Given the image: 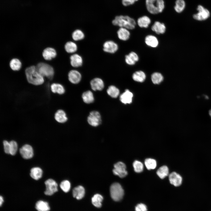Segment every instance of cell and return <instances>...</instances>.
Returning a JSON list of instances; mask_svg holds the SVG:
<instances>
[{
	"mask_svg": "<svg viewBox=\"0 0 211 211\" xmlns=\"http://www.w3.org/2000/svg\"><path fill=\"white\" fill-rule=\"evenodd\" d=\"M103 199V197L101 195L98 194H96L92 198V202L95 207H100L101 206V203Z\"/></svg>",
	"mask_w": 211,
	"mask_h": 211,
	"instance_id": "cell-34",
	"label": "cell"
},
{
	"mask_svg": "<svg viewBox=\"0 0 211 211\" xmlns=\"http://www.w3.org/2000/svg\"><path fill=\"white\" fill-rule=\"evenodd\" d=\"M50 88L53 93H57L59 94H63L65 91V89L63 86L59 83H52L50 86Z\"/></svg>",
	"mask_w": 211,
	"mask_h": 211,
	"instance_id": "cell-29",
	"label": "cell"
},
{
	"mask_svg": "<svg viewBox=\"0 0 211 211\" xmlns=\"http://www.w3.org/2000/svg\"><path fill=\"white\" fill-rule=\"evenodd\" d=\"M19 151L21 156L24 159H30L33 155V148L28 144L24 145L20 149Z\"/></svg>",
	"mask_w": 211,
	"mask_h": 211,
	"instance_id": "cell-10",
	"label": "cell"
},
{
	"mask_svg": "<svg viewBox=\"0 0 211 211\" xmlns=\"http://www.w3.org/2000/svg\"><path fill=\"white\" fill-rule=\"evenodd\" d=\"M4 199L3 197L1 196L0 197V205L1 206L4 202Z\"/></svg>",
	"mask_w": 211,
	"mask_h": 211,
	"instance_id": "cell-46",
	"label": "cell"
},
{
	"mask_svg": "<svg viewBox=\"0 0 211 211\" xmlns=\"http://www.w3.org/2000/svg\"><path fill=\"white\" fill-rule=\"evenodd\" d=\"M10 69L13 71H19L22 67V62L21 60L16 58L11 59L9 63Z\"/></svg>",
	"mask_w": 211,
	"mask_h": 211,
	"instance_id": "cell-20",
	"label": "cell"
},
{
	"mask_svg": "<svg viewBox=\"0 0 211 211\" xmlns=\"http://www.w3.org/2000/svg\"><path fill=\"white\" fill-rule=\"evenodd\" d=\"M35 207L38 211H49L50 209L47 202L41 200L36 203Z\"/></svg>",
	"mask_w": 211,
	"mask_h": 211,
	"instance_id": "cell-30",
	"label": "cell"
},
{
	"mask_svg": "<svg viewBox=\"0 0 211 211\" xmlns=\"http://www.w3.org/2000/svg\"><path fill=\"white\" fill-rule=\"evenodd\" d=\"M42 55L43 58L46 61H51L55 58L57 55L56 50L52 47H47L42 51Z\"/></svg>",
	"mask_w": 211,
	"mask_h": 211,
	"instance_id": "cell-9",
	"label": "cell"
},
{
	"mask_svg": "<svg viewBox=\"0 0 211 211\" xmlns=\"http://www.w3.org/2000/svg\"><path fill=\"white\" fill-rule=\"evenodd\" d=\"M146 44L150 47L155 48L159 45V41L157 38L152 35H148L145 38Z\"/></svg>",
	"mask_w": 211,
	"mask_h": 211,
	"instance_id": "cell-19",
	"label": "cell"
},
{
	"mask_svg": "<svg viewBox=\"0 0 211 211\" xmlns=\"http://www.w3.org/2000/svg\"><path fill=\"white\" fill-rule=\"evenodd\" d=\"M133 166L135 171L137 173H140L143 171V164L141 162L139 161H135L133 163Z\"/></svg>",
	"mask_w": 211,
	"mask_h": 211,
	"instance_id": "cell-39",
	"label": "cell"
},
{
	"mask_svg": "<svg viewBox=\"0 0 211 211\" xmlns=\"http://www.w3.org/2000/svg\"><path fill=\"white\" fill-rule=\"evenodd\" d=\"M169 172L168 167L166 166H163L158 169L156 174L161 179H163L168 175Z\"/></svg>",
	"mask_w": 211,
	"mask_h": 211,
	"instance_id": "cell-35",
	"label": "cell"
},
{
	"mask_svg": "<svg viewBox=\"0 0 211 211\" xmlns=\"http://www.w3.org/2000/svg\"><path fill=\"white\" fill-rule=\"evenodd\" d=\"M114 167L113 171L114 175L121 178H123L127 174V172L126 170V166L123 163L118 162L114 165Z\"/></svg>",
	"mask_w": 211,
	"mask_h": 211,
	"instance_id": "cell-7",
	"label": "cell"
},
{
	"mask_svg": "<svg viewBox=\"0 0 211 211\" xmlns=\"http://www.w3.org/2000/svg\"><path fill=\"white\" fill-rule=\"evenodd\" d=\"M84 102L87 104H90L93 102L94 97L92 92L88 90L84 92L82 95Z\"/></svg>",
	"mask_w": 211,
	"mask_h": 211,
	"instance_id": "cell-28",
	"label": "cell"
},
{
	"mask_svg": "<svg viewBox=\"0 0 211 211\" xmlns=\"http://www.w3.org/2000/svg\"><path fill=\"white\" fill-rule=\"evenodd\" d=\"M144 164L147 168L149 170L154 169L156 167V161L151 158H147L145 159Z\"/></svg>",
	"mask_w": 211,
	"mask_h": 211,
	"instance_id": "cell-38",
	"label": "cell"
},
{
	"mask_svg": "<svg viewBox=\"0 0 211 211\" xmlns=\"http://www.w3.org/2000/svg\"><path fill=\"white\" fill-rule=\"evenodd\" d=\"M138 0H122V4L125 6H127L133 4Z\"/></svg>",
	"mask_w": 211,
	"mask_h": 211,
	"instance_id": "cell-45",
	"label": "cell"
},
{
	"mask_svg": "<svg viewBox=\"0 0 211 211\" xmlns=\"http://www.w3.org/2000/svg\"><path fill=\"white\" fill-rule=\"evenodd\" d=\"M146 6L149 12L152 14H157L159 13L156 0H146Z\"/></svg>",
	"mask_w": 211,
	"mask_h": 211,
	"instance_id": "cell-13",
	"label": "cell"
},
{
	"mask_svg": "<svg viewBox=\"0 0 211 211\" xmlns=\"http://www.w3.org/2000/svg\"><path fill=\"white\" fill-rule=\"evenodd\" d=\"M65 51L68 53H73L75 52L77 50V46L74 42L69 41L66 42L64 45Z\"/></svg>",
	"mask_w": 211,
	"mask_h": 211,
	"instance_id": "cell-26",
	"label": "cell"
},
{
	"mask_svg": "<svg viewBox=\"0 0 211 211\" xmlns=\"http://www.w3.org/2000/svg\"><path fill=\"white\" fill-rule=\"evenodd\" d=\"M35 66L37 70L44 77L52 79L54 77V68L49 64L41 62L38 63Z\"/></svg>",
	"mask_w": 211,
	"mask_h": 211,
	"instance_id": "cell-3",
	"label": "cell"
},
{
	"mask_svg": "<svg viewBox=\"0 0 211 211\" xmlns=\"http://www.w3.org/2000/svg\"><path fill=\"white\" fill-rule=\"evenodd\" d=\"M156 2L159 13H161L165 7L164 1V0H156Z\"/></svg>",
	"mask_w": 211,
	"mask_h": 211,
	"instance_id": "cell-42",
	"label": "cell"
},
{
	"mask_svg": "<svg viewBox=\"0 0 211 211\" xmlns=\"http://www.w3.org/2000/svg\"><path fill=\"white\" fill-rule=\"evenodd\" d=\"M169 179L170 183L176 187L179 186L182 183V177L175 172H172L169 175Z\"/></svg>",
	"mask_w": 211,
	"mask_h": 211,
	"instance_id": "cell-14",
	"label": "cell"
},
{
	"mask_svg": "<svg viewBox=\"0 0 211 211\" xmlns=\"http://www.w3.org/2000/svg\"><path fill=\"white\" fill-rule=\"evenodd\" d=\"M85 193L84 188L79 186L74 188L72 191L73 197L78 200L81 199L84 196Z\"/></svg>",
	"mask_w": 211,
	"mask_h": 211,
	"instance_id": "cell-24",
	"label": "cell"
},
{
	"mask_svg": "<svg viewBox=\"0 0 211 211\" xmlns=\"http://www.w3.org/2000/svg\"><path fill=\"white\" fill-rule=\"evenodd\" d=\"M54 117L55 120L60 123H64L68 120L65 112L61 109L57 111L55 114Z\"/></svg>",
	"mask_w": 211,
	"mask_h": 211,
	"instance_id": "cell-23",
	"label": "cell"
},
{
	"mask_svg": "<svg viewBox=\"0 0 211 211\" xmlns=\"http://www.w3.org/2000/svg\"><path fill=\"white\" fill-rule=\"evenodd\" d=\"M112 23L115 25L120 28H124L128 30L135 28L136 23L134 19L127 16H117L113 19Z\"/></svg>",
	"mask_w": 211,
	"mask_h": 211,
	"instance_id": "cell-2",
	"label": "cell"
},
{
	"mask_svg": "<svg viewBox=\"0 0 211 211\" xmlns=\"http://www.w3.org/2000/svg\"><path fill=\"white\" fill-rule=\"evenodd\" d=\"M110 192L112 198L117 201L121 200L124 195L123 189L121 185L118 183H115L111 186Z\"/></svg>",
	"mask_w": 211,
	"mask_h": 211,
	"instance_id": "cell-4",
	"label": "cell"
},
{
	"mask_svg": "<svg viewBox=\"0 0 211 211\" xmlns=\"http://www.w3.org/2000/svg\"><path fill=\"white\" fill-rule=\"evenodd\" d=\"M60 187L64 192L67 193L69 191L70 189V183L68 180H64L61 183Z\"/></svg>",
	"mask_w": 211,
	"mask_h": 211,
	"instance_id": "cell-40",
	"label": "cell"
},
{
	"mask_svg": "<svg viewBox=\"0 0 211 211\" xmlns=\"http://www.w3.org/2000/svg\"><path fill=\"white\" fill-rule=\"evenodd\" d=\"M46 186L45 195H51L58 191V185L56 181L52 179H49L45 182Z\"/></svg>",
	"mask_w": 211,
	"mask_h": 211,
	"instance_id": "cell-8",
	"label": "cell"
},
{
	"mask_svg": "<svg viewBox=\"0 0 211 211\" xmlns=\"http://www.w3.org/2000/svg\"><path fill=\"white\" fill-rule=\"evenodd\" d=\"M70 62L71 66L74 67H78L81 66L83 64V60L82 57L77 54L71 55L70 57Z\"/></svg>",
	"mask_w": 211,
	"mask_h": 211,
	"instance_id": "cell-16",
	"label": "cell"
},
{
	"mask_svg": "<svg viewBox=\"0 0 211 211\" xmlns=\"http://www.w3.org/2000/svg\"><path fill=\"white\" fill-rule=\"evenodd\" d=\"M25 73L27 81L31 84L39 85L44 82V77L38 71L35 65L26 67Z\"/></svg>",
	"mask_w": 211,
	"mask_h": 211,
	"instance_id": "cell-1",
	"label": "cell"
},
{
	"mask_svg": "<svg viewBox=\"0 0 211 211\" xmlns=\"http://www.w3.org/2000/svg\"><path fill=\"white\" fill-rule=\"evenodd\" d=\"M132 93L128 90L126 89L120 96V101L125 104L130 103L132 102Z\"/></svg>",
	"mask_w": 211,
	"mask_h": 211,
	"instance_id": "cell-21",
	"label": "cell"
},
{
	"mask_svg": "<svg viewBox=\"0 0 211 211\" xmlns=\"http://www.w3.org/2000/svg\"><path fill=\"white\" fill-rule=\"evenodd\" d=\"M87 121L89 124L92 126H98L101 122L100 114L98 112L96 111H91L88 117Z\"/></svg>",
	"mask_w": 211,
	"mask_h": 211,
	"instance_id": "cell-6",
	"label": "cell"
},
{
	"mask_svg": "<svg viewBox=\"0 0 211 211\" xmlns=\"http://www.w3.org/2000/svg\"><path fill=\"white\" fill-rule=\"evenodd\" d=\"M118 38L123 41H126L130 38V33L128 29L124 28H120L117 32Z\"/></svg>",
	"mask_w": 211,
	"mask_h": 211,
	"instance_id": "cell-22",
	"label": "cell"
},
{
	"mask_svg": "<svg viewBox=\"0 0 211 211\" xmlns=\"http://www.w3.org/2000/svg\"><path fill=\"white\" fill-rule=\"evenodd\" d=\"M42 174V169L38 167H35L30 170V176L33 179L38 180L41 178Z\"/></svg>",
	"mask_w": 211,
	"mask_h": 211,
	"instance_id": "cell-27",
	"label": "cell"
},
{
	"mask_svg": "<svg viewBox=\"0 0 211 211\" xmlns=\"http://www.w3.org/2000/svg\"><path fill=\"white\" fill-rule=\"evenodd\" d=\"M135 211H147V207L144 204L140 203L138 204L135 207Z\"/></svg>",
	"mask_w": 211,
	"mask_h": 211,
	"instance_id": "cell-43",
	"label": "cell"
},
{
	"mask_svg": "<svg viewBox=\"0 0 211 211\" xmlns=\"http://www.w3.org/2000/svg\"><path fill=\"white\" fill-rule=\"evenodd\" d=\"M198 13L194 14L193 18L198 21H203L207 19L210 16L209 11L201 5H199L197 8Z\"/></svg>",
	"mask_w": 211,
	"mask_h": 211,
	"instance_id": "cell-5",
	"label": "cell"
},
{
	"mask_svg": "<svg viewBox=\"0 0 211 211\" xmlns=\"http://www.w3.org/2000/svg\"><path fill=\"white\" fill-rule=\"evenodd\" d=\"M10 143V154L12 155H15L17 150L18 145L16 142L11 141Z\"/></svg>",
	"mask_w": 211,
	"mask_h": 211,
	"instance_id": "cell-41",
	"label": "cell"
},
{
	"mask_svg": "<svg viewBox=\"0 0 211 211\" xmlns=\"http://www.w3.org/2000/svg\"><path fill=\"white\" fill-rule=\"evenodd\" d=\"M174 9L178 13L182 12L186 6V3L184 0H176Z\"/></svg>",
	"mask_w": 211,
	"mask_h": 211,
	"instance_id": "cell-33",
	"label": "cell"
},
{
	"mask_svg": "<svg viewBox=\"0 0 211 211\" xmlns=\"http://www.w3.org/2000/svg\"><path fill=\"white\" fill-rule=\"evenodd\" d=\"M68 78L69 81L71 83L77 84L81 80V75L78 71L75 70H72L68 73Z\"/></svg>",
	"mask_w": 211,
	"mask_h": 211,
	"instance_id": "cell-12",
	"label": "cell"
},
{
	"mask_svg": "<svg viewBox=\"0 0 211 211\" xmlns=\"http://www.w3.org/2000/svg\"><path fill=\"white\" fill-rule=\"evenodd\" d=\"M103 50L106 52L114 53L118 50V44L112 40H108L105 42L103 44Z\"/></svg>",
	"mask_w": 211,
	"mask_h": 211,
	"instance_id": "cell-11",
	"label": "cell"
},
{
	"mask_svg": "<svg viewBox=\"0 0 211 211\" xmlns=\"http://www.w3.org/2000/svg\"><path fill=\"white\" fill-rule=\"evenodd\" d=\"M90 84L91 89L94 91H101L104 86L103 80L99 78L93 79L90 81Z\"/></svg>",
	"mask_w": 211,
	"mask_h": 211,
	"instance_id": "cell-15",
	"label": "cell"
},
{
	"mask_svg": "<svg viewBox=\"0 0 211 211\" xmlns=\"http://www.w3.org/2000/svg\"><path fill=\"white\" fill-rule=\"evenodd\" d=\"M209 114L210 116H211V109L209 111Z\"/></svg>",
	"mask_w": 211,
	"mask_h": 211,
	"instance_id": "cell-47",
	"label": "cell"
},
{
	"mask_svg": "<svg viewBox=\"0 0 211 211\" xmlns=\"http://www.w3.org/2000/svg\"><path fill=\"white\" fill-rule=\"evenodd\" d=\"M137 22L138 25L140 27L147 28L150 24L151 20L148 16H144L139 18Z\"/></svg>",
	"mask_w": 211,
	"mask_h": 211,
	"instance_id": "cell-25",
	"label": "cell"
},
{
	"mask_svg": "<svg viewBox=\"0 0 211 211\" xmlns=\"http://www.w3.org/2000/svg\"><path fill=\"white\" fill-rule=\"evenodd\" d=\"M107 94L113 98H116L119 95L120 91L115 86L111 85L109 86L107 89Z\"/></svg>",
	"mask_w": 211,
	"mask_h": 211,
	"instance_id": "cell-32",
	"label": "cell"
},
{
	"mask_svg": "<svg viewBox=\"0 0 211 211\" xmlns=\"http://www.w3.org/2000/svg\"><path fill=\"white\" fill-rule=\"evenodd\" d=\"M151 29L157 34H163L166 31V27L164 23L156 21L152 26Z\"/></svg>",
	"mask_w": 211,
	"mask_h": 211,
	"instance_id": "cell-17",
	"label": "cell"
},
{
	"mask_svg": "<svg viewBox=\"0 0 211 211\" xmlns=\"http://www.w3.org/2000/svg\"><path fill=\"white\" fill-rule=\"evenodd\" d=\"M139 57L137 54L134 52H131L125 56V61L127 64L133 65L138 61Z\"/></svg>",
	"mask_w": 211,
	"mask_h": 211,
	"instance_id": "cell-18",
	"label": "cell"
},
{
	"mask_svg": "<svg viewBox=\"0 0 211 211\" xmlns=\"http://www.w3.org/2000/svg\"><path fill=\"white\" fill-rule=\"evenodd\" d=\"M72 39L75 41H77L83 39L85 37L84 33L80 29L74 30L72 33Z\"/></svg>",
	"mask_w": 211,
	"mask_h": 211,
	"instance_id": "cell-36",
	"label": "cell"
},
{
	"mask_svg": "<svg viewBox=\"0 0 211 211\" xmlns=\"http://www.w3.org/2000/svg\"><path fill=\"white\" fill-rule=\"evenodd\" d=\"M132 78L135 81L142 82L145 79L146 76L144 72L140 70L135 72L132 75Z\"/></svg>",
	"mask_w": 211,
	"mask_h": 211,
	"instance_id": "cell-31",
	"label": "cell"
},
{
	"mask_svg": "<svg viewBox=\"0 0 211 211\" xmlns=\"http://www.w3.org/2000/svg\"><path fill=\"white\" fill-rule=\"evenodd\" d=\"M4 149L5 152L7 154H10V143L6 140H4L3 142Z\"/></svg>",
	"mask_w": 211,
	"mask_h": 211,
	"instance_id": "cell-44",
	"label": "cell"
},
{
	"mask_svg": "<svg viewBox=\"0 0 211 211\" xmlns=\"http://www.w3.org/2000/svg\"><path fill=\"white\" fill-rule=\"evenodd\" d=\"M151 79L152 82L154 84H159L163 81L164 77L161 73L155 72L151 75Z\"/></svg>",
	"mask_w": 211,
	"mask_h": 211,
	"instance_id": "cell-37",
	"label": "cell"
}]
</instances>
